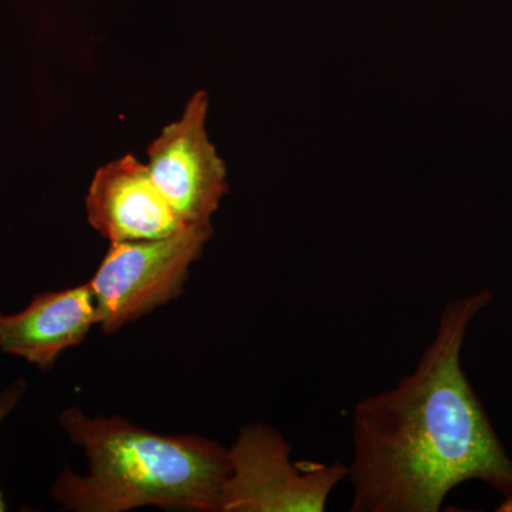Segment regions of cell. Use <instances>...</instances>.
Segmentation results:
<instances>
[{
	"label": "cell",
	"instance_id": "1",
	"mask_svg": "<svg viewBox=\"0 0 512 512\" xmlns=\"http://www.w3.org/2000/svg\"><path fill=\"white\" fill-rule=\"evenodd\" d=\"M490 289L448 302L416 369L357 403L348 477L353 512H437L451 490L481 481L512 512V458L461 366L471 322Z\"/></svg>",
	"mask_w": 512,
	"mask_h": 512
},
{
	"label": "cell",
	"instance_id": "2",
	"mask_svg": "<svg viewBox=\"0 0 512 512\" xmlns=\"http://www.w3.org/2000/svg\"><path fill=\"white\" fill-rule=\"evenodd\" d=\"M60 423L89 461L86 476L67 468L53 485L63 510L221 512L231 458L217 441L153 433L119 416L92 419L79 407L67 409Z\"/></svg>",
	"mask_w": 512,
	"mask_h": 512
},
{
	"label": "cell",
	"instance_id": "3",
	"mask_svg": "<svg viewBox=\"0 0 512 512\" xmlns=\"http://www.w3.org/2000/svg\"><path fill=\"white\" fill-rule=\"evenodd\" d=\"M291 444L274 427L249 424L229 447L231 474L221 512H323L349 466L292 461Z\"/></svg>",
	"mask_w": 512,
	"mask_h": 512
},
{
	"label": "cell",
	"instance_id": "4",
	"mask_svg": "<svg viewBox=\"0 0 512 512\" xmlns=\"http://www.w3.org/2000/svg\"><path fill=\"white\" fill-rule=\"evenodd\" d=\"M214 235L212 225H190L171 237L110 244L92 281L100 329L114 333L183 292L190 266Z\"/></svg>",
	"mask_w": 512,
	"mask_h": 512
},
{
	"label": "cell",
	"instance_id": "5",
	"mask_svg": "<svg viewBox=\"0 0 512 512\" xmlns=\"http://www.w3.org/2000/svg\"><path fill=\"white\" fill-rule=\"evenodd\" d=\"M207 92L192 94L180 117L148 147L154 184L185 225H211L228 192L227 167L208 137Z\"/></svg>",
	"mask_w": 512,
	"mask_h": 512
},
{
	"label": "cell",
	"instance_id": "6",
	"mask_svg": "<svg viewBox=\"0 0 512 512\" xmlns=\"http://www.w3.org/2000/svg\"><path fill=\"white\" fill-rule=\"evenodd\" d=\"M86 208L89 224L110 244L167 238L190 227L165 201L148 165L131 154L97 170Z\"/></svg>",
	"mask_w": 512,
	"mask_h": 512
},
{
	"label": "cell",
	"instance_id": "7",
	"mask_svg": "<svg viewBox=\"0 0 512 512\" xmlns=\"http://www.w3.org/2000/svg\"><path fill=\"white\" fill-rule=\"evenodd\" d=\"M99 323L89 284L39 293L23 311L0 313V350L49 370Z\"/></svg>",
	"mask_w": 512,
	"mask_h": 512
},
{
	"label": "cell",
	"instance_id": "8",
	"mask_svg": "<svg viewBox=\"0 0 512 512\" xmlns=\"http://www.w3.org/2000/svg\"><path fill=\"white\" fill-rule=\"evenodd\" d=\"M26 382L23 379L15 380L12 384H9L2 393H0V426L6 417L12 413V410L18 406L20 399L23 394L26 393ZM6 510V501L3 497L2 491H0V512Z\"/></svg>",
	"mask_w": 512,
	"mask_h": 512
}]
</instances>
